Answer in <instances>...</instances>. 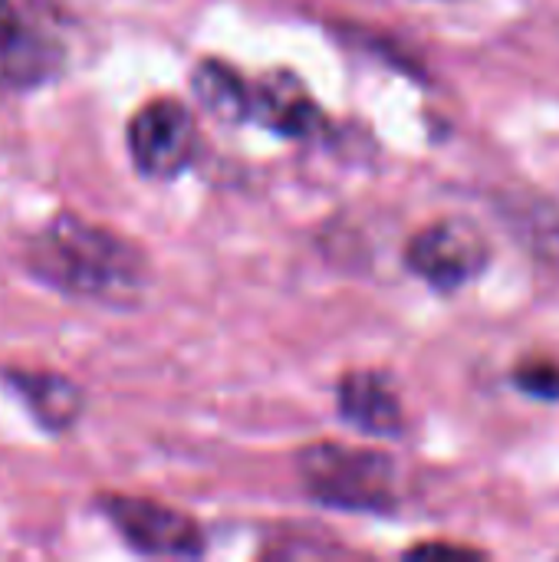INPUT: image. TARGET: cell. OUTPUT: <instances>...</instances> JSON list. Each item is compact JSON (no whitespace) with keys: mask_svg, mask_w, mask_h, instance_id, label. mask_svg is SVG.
<instances>
[{"mask_svg":"<svg viewBox=\"0 0 559 562\" xmlns=\"http://www.w3.org/2000/svg\"><path fill=\"white\" fill-rule=\"evenodd\" d=\"M102 510L112 520V527L125 537L128 547H135L145 557H201L204 553V533L201 527L158 501L145 497H102Z\"/></svg>","mask_w":559,"mask_h":562,"instance_id":"cell-6","label":"cell"},{"mask_svg":"<svg viewBox=\"0 0 559 562\" xmlns=\"http://www.w3.org/2000/svg\"><path fill=\"white\" fill-rule=\"evenodd\" d=\"M198 151V125L185 102L158 95L128 122V155L145 178H178Z\"/></svg>","mask_w":559,"mask_h":562,"instance_id":"cell-4","label":"cell"},{"mask_svg":"<svg viewBox=\"0 0 559 562\" xmlns=\"http://www.w3.org/2000/svg\"><path fill=\"white\" fill-rule=\"evenodd\" d=\"M514 382L534 398L559 402V362H554V359H527L514 372Z\"/></svg>","mask_w":559,"mask_h":562,"instance_id":"cell-11","label":"cell"},{"mask_svg":"<svg viewBox=\"0 0 559 562\" xmlns=\"http://www.w3.org/2000/svg\"><path fill=\"white\" fill-rule=\"evenodd\" d=\"M247 119H257L283 138H313L323 128V109L290 69H270L250 82Z\"/></svg>","mask_w":559,"mask_h":562,"instance_id":"cell-7","label":"cell"},{"mask_svg":"<svg viewBox=\"0 0 559 562\" xmlns=\"http://www.w3.org/2000/svg\"><path fill=\"white\" fill-rule=\"evenodd\" d=\"M26 260L33 277L79 300L122 303L148 283V263L135 244L76 214H56L33 234Z\"/></svg>","mask_w":559,"mask_h":562,"instance_id":"cell-1","label":"cell"},{"mask_svg":"<svg viewBox=\"0 0 559 562\" xmlns=\"http://www.w3.org/2000/svg\"><path fill=\"white\" fill-rule=\"evenodd\" d=\"M339 415L366 435H399L402 402L382 372H349L339 382Z\"/></svg>","mask_w":559,"mask_h":562,"instance_id":"cell-8","label":"cell"},{"mask_svg":"<svg viewBox=\"0 0 559 562\" xmlns=\"http://www.w3.org/2000/svg\"><path fill=\"white\" fill-rule=\"evenodd\" d=\"M66 63V23L49 0H0V89H40L53 82Z\"/></svg>","mask_w":559,"mask_h":562,"instance_id":"cell-3","label":"cell"},{"mask_svg":"<svg viewBox=\"0 0 559 562\" xmlns=\"http://www.w3.org/2000/svg\"><path fill=\"white\" fill-rule=\"evenodd\" d=\"M7 382L26 402L46 431H66L82 415V395L66 375L53 372H7Z\"/></svg>","mask_w":559,"mask_h":562,"instance_id":"cell-9","label":"cell"},{"mask_svg":"<svg viewBox=\"0 0 559 562\" xmlns=\"http://www.w3.org/2000/svg\"><path fill=\"white\" fill-rule=\"evenodd\" d=\"M297 468L306 494L326 507L356 514H382L395 507V468L389 454L323 441L310 445Z\"/></svg>","mask_w":559,"mask_h":562,"instance_id":"cell-2","label":"cell"},{"mask_svg":"<svg viewBox=\"0 0 559 562\" xmlns=\"http://www.w3.org/2000/svg\"><path fill=\"white\" fill-rule=\"evenodd\" d=\"M405 260L435 290H458L488 267L491 250L474 224L435 221L409 240Z\"/></svg>","mask_w":559,"mask_h":562,"instance_id":"cell-5","label":"cell"},{"mask_svg":"<svg viewBox=\"0 0 559 562\" xmlns=\"http://www.w3.org/2000/svg\"><path fill=\"white\" fill-rule=\"evenodd\" d=\"M194 95L221 119L244 122L250 109V82L224 59H204L194 69Z\"/></svg>","mask_w":559,"mask_h":562,"instance_id":"cell-10","label":"cell"}]
</instances>
